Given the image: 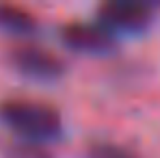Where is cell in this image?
<instances>
[{"mask_svg":"<svg viewBox=\"0 0 160 158\" xmlns=\"http://www.w3.org/2000/svg\"><path fill=\"white\" fill-rule=\"evenodd\" d=\"M0 126L18 141L48 145L63 136L65 119L63 113L46 100L15 95L0 100Z\"/></svg>","mask_w":160,"mask_h":158,"instance_id":"6da1fadb","label":"cell"},{"mask_svg":"<svg viewBox=\"0 0 160 158\" xmlns=\"http://www.w3.org/2000/svg\"><path fill=\"white\" fill-rule=\"evenodd\" d=\"M7 63L20 76L37 82H54L67 74L65 59L58 52L35 41H22L11 46L7 52Z\"/></svg>","mask_w":160,"mask_h":158,"instance_id":"7a4b0ae2","label":"cell"},{"mask_svg":"<svg viewBox=\"0 0 160 158\" xmlns=\"http://www.w3.org/2000/svg\"><path fill=\"white\" fill-rule=\"evenodd\" d=\"M154 18L156 7L143 0H106L95 11V22L115 37L143 33L152 26Z\"/></svg>","mask_w":160,"mask_h":158,"instance_id":"3957f363","label":"cell"},{"mask_svg":"<svg viewBox=\"0 0 160 158\" xmlns=\"http://www.w3.org/2000/svg\"><path fill=\"white\" fill-rule=\"evenodd\" d=\"M61 43L78 54H106L115 48L117 37L95 20H72L58 28Z\"/></svg>","mask_w":160,"mask_h":158,"instance_id":"277c9868","label":"cell"},{"mask_svg":"<svg viewBox=\"0 0 160 158\" xmlns=\"http://www.w3.org/2000/svg\"><path fill=\"white\" fill-rule=\"evenodd\" d=\"M39 28V20L32 11L20 4L0 2V30L13 33L20 37H28Z\"/></svg>","mask_w":160,"mask_h":158,"instance_id":"5b68a950","label":"cell"},{"mask_svg":"<svg viewBox=\"0 0 160 158\" xmlns=\"http://www.w3.org/2000/svg\"><path fill=\"white\" fill-rule=\"evenodd\" d=\"M84 158H141V156L123 143H117L110 139H98V141H91L87 145Z\"/></svg>","mask_w":160,"mask_h":158,"instance_id":"8992f818","label":"cell"},{"mask_svg":"<svg viewBox=\"0 0 160 158\" xmlns=\"http://www.w3.org/2000/svg\"><path fill=\"white\" fill-rule=\"evenodd\" d=\"M9 154H11V158H52L50 150L46 145L28 143V141H18V139L11 143Z\"/></svg>","mask_w":160,"mask_h":158,"instance_id":"52a82bcc","label":"cell"}]
</instances>
